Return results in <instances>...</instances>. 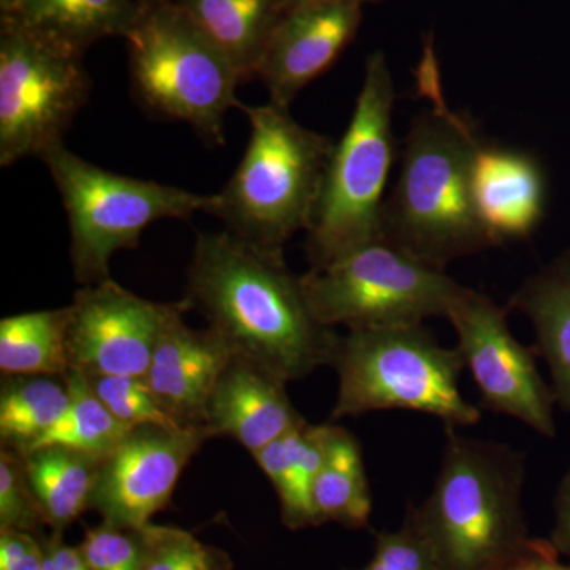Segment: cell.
<instances>
[{
	"instance_id": "obj_1",
	"label": "cell",
	"mask_w": 570,
	"mask_h": 570,
	"mask_svg": "<svg viewBox=\"0 0 570 570\" xmlns=\"http://www.w3.org/2000/svg\"><path fill=\"white\" fill-rule=\"evenodd\" d=\"M187 302L235 354L285 382L330 366L337 332L318 324L302 277L284 253L265 249L230 232H202L187 272Z\"/></svg>"
},
{
	"instance_id": "obj_2",
	"label": "cell",
	"mask_w": 570,
	"mask_h": 570,
	"mask_svg": "<svg viewBox=\"0 0 570 570\" xmlns=\"http://www.w3.org/2000/svg\"><path fill=\"white\" fill-rule=\"evenodd\" d=\"M439 75L436 52L428 41L417 81L431 107L415 116L404 140L400 174L382 209L381 239L445 269L493 245L471 193L472 160L483 138L471 116L445 102Z\"/></svg>"
},
{
	"instance_id": "obj_3",
	"label": "cell",
	"mask_w": 570,
	"mask_h": 570,
	"mask_svg": "<svg viewBox=\"0 0 570 570\" xmlns=\"http://www.w3.org/2000/svg\"><path fill=\"white\" fill-rule=\"evenodd\" d=\"M524 482L527 456L520 450L445 426L433 490L404 517L425 539L439 570H509L549 543L530 535Z\"/></svg>"
},
{
	"instance_id": "obj_4",
	"label": "cell",
	"mask_w": 570,
	"mask_h": 570,
	"mask_svg": "<svg viewBox=\"0 0 570 570\" xmlns=\"http://www.w3.org/2000/svg\"><path fill=\"white\" fill-rule=\"evenodd\" d=\"M238 108L250 126L245 156L224 189L212 194L206 213L238 238L284 253L309 227L335 142L279 105Z\"/></svg>"
},
{
	"instance_id": "obj_5",
	"label": "cell",
	"mask_w": 570,
	"mask_h": 570,
	"mask_svg": "<svg viewBox=\"0 0 570 570\" xmlns=\"http://www.w3.org/2000/svg\"><path fill=\"white\" fill-rule=\"evenodd\" d=\"M330 367L337 376L333 422L393 409L433 415L445 426L482 419L461 393L459 348L439 344L423 324L337 333Z\"/></svg>"
},
{
	"instance_id": "obj_6",
	"label": "cell",
	"mask_w": 570,
	"mask_h": 570,
	"mask_svg": "<svg viewBox=\"0 0 570 570\" xmlns=\"http://www.w3.org/2000/svg\"><path fill=\"white\" fill-rule=\"evenodd\" d=\"M395 85L384 52L367 58L346 132L335 142L306 230L311 268L381 239L382 209L395 163Z\"/></svg>"
},
{
	"instance_id": "obj_7",
	"label": "cell",
	"mask_w": 570,
	"mask_h": 570,
	"mask_svg": "<svg viewBox=\"0 0 570 570\" xmlns=\"http://www.w3.org/2000/svg\"><path fill=\"white\" fill-rule=\"evenodd\" d=\"M124 39L138 102L223 145L225 116L239 107L242 82L225 52L174 0L145 2Z\"/></svg>"
},
{
	"instance_id": "obj_8",
	"label": "cell",
	"mask_w": 570,
	"mask_h": 570,
	"mask_svg": "<svg viewBox=\"0 0 570 570\" xmlns=\"http://www.w3.org/2000/svg\"><path fill=\"white\" fill-rule=\"evenodd\" d=\"M56 184L70 228L75 279L94 285L111 279L112 255L135 249L149 225L163 219H189L208 209L212 195L111 174L52 146L40 157Z\"/></svg>"
},
{
	"instance_id": "obj_9",
	"label": "cell",
	"mask_w": 570,
	"mask_h": 570,
	"mask_svg": "<svg viewBox=\"0 0 570 570\" xmlns=\"http://www.w3.org/2000/svg\"><path fill=\"white\" fill-rule=\"evenodd\" d=\"M302 277L318 324L347 330L448 318L463 285L384 239L367 243Z\"/></svg>"
},
{
	"instance_id": "obj_10",
	"label": "cell",
	"mask_w": 570,
	"mask_h": 570,
	"mask_svg": "<svg viewBox=\"0 0 570 570\" xmlns=\"http://www.w3.org/2000/svg\"><path fill=\"white\" fill-rule=\"evenodd\" d=\"M81 56L2 21L0 167L63 142L91 94Z\"/></svg>"
},
{
	"instance_id": "obj_11",
	"label": "cell",
	"mask_w": 570,
	"mask_h": 570,
	"mask_svg": "<svg viewBox=\"0 0 570 570\" xmlns=\"http://www.w3.org/2000/svg\"><path fill=\"white\" fill-rule=\"evenodd\" d=\"M448 321L459 336L456 348L478 385L482 407L520 420L540 436L557 438L553 392L540 376L535 348L523 346L510 332L508 311L463 285Z\"/></svg>"
},
{
	"instance_id": "obj_12",
	"label": "cell",
	"mask_w": 570,
	"mask_h": 570,
	"mask_svg": "<svg viewBox=\"0 0 570 570\" xmlns=\"http://www.w3.org/2000/svg\"><path fill=\"white\" fill-rule=\"evenodd\" d=\"M70 371L82 376H137L148 373L165 325L193 309L181 302L141 298L112 279L85 285L70 303Z\"/></svg>"
},
{
	"instance_id": "obj_13",
	"label": "cell",
	"mask_w": 570,
	"mask_h": 570,
	"mask_svg": "<svg viewBox=\"0 0 570 570\" xmlns=\"http://www.w3.org/2000/svg\"><path fill=\"white\" fill-rule=\"evenodd\" d=\"M208 439L205 428H132L105 456L91 509L104 523L140 531L170 504L184 469Z\"/></svg>"
},
{
	"instance_id": "obj_14",
	"label": "cell",
	"mask_w": 570,
	"mask_h": 570,
	"mask_svg": "<svg viewBox=\"0 0 570 570\" xmlns=\"http://www.w3.org/2000/svg\"><path fill=\"white\" fill-rule=\"evenodd\" d=\"M362 22V3H311L288 9L266 47L257 77L269 102L288 108L340 58Z\"/></svg>"
},
{
	"instance_id": "obj_15",
	"label": "cell",
	"mask_w": 570,
	"mask_h": 570,
	"mask_svg": "<svg viewBox=\"0 0 570 570\" xmlns=\"http://www.w3.org/2000/svg\"><path fill=\"white\" fill-rule=\"evenodd\" d=\"M471 193L493 247L527 242L546 219L549 178L535 154L483 140L472 160Z\"/></svg>"
},
{
	"instance_id": "obj_16",
	"label": "cell",
	"mask_w": 570,
	"mask_h": 570,
	"mask_svg": "<svg viewBox=\"0 0 570 570\" xmlns=\"http://www.w3.org/2000/svg\"><path fill=\"white\" fill-rule=\"evenodd\" d=\"M305 422L288 397L287 382L238 354L217 379L205 414L212 438L235 439L250 455Z\"/></svg>"
},
{
	"instance_id": "obj_17",
	"label": "cell",
	"mask_w": 570,
	"mask_h": 570,
	"mask_svg": "<svg viewBox=\"0 0 570 570\" xmlns=\"http://www.w3.org/2000/svg\"><path fill=\"white\" fill-rule=\"evenodd\" d=\"M186 314H176L165 325L145 379L160 407L178 425L205 428L209 396L235 352L212 326L190 328L184 321Z\"/></svg>"
},
{
	"instance_id": "obj_18",
	"label": "cell",
	"mask_w": 570,
	"mask_h": 570,
	"mask_svg": "<svg viewBox=\"0 0 570 570\" xmlns=\"http://www.w3.org/2000/svg\"><path fill=\"white\" fill-rule=\"evenodd\" d=\"M508 309L531 322L557 406L570 412V249L527 277L510 295Z\"/></svg>"
},
{
	"instance_id": "obj_19",
	"label": "cell",
	"mask_w": 570,
	"mask_h": 570,
	"mask_svg": "<svg viewBox=\"0 0 570 570\" xmlns=\"http://www.w3.org/2000/svg\"><path fill=\"white\" fill-rule=\"evenodd\" d=\"M142 0H14L2 21L82 55L105 37L126 36Z\"/></svg>"
},
{
	"instance_id": "obj_20",
	"label": "cell",
	"mask_w": 570,
	"mask_h": 570,
	"mask_svg": "<svg viewBox=\"0 0 570 570\" xmlns=\"http://www.w3.org/2000/svg\"><path fill=\"white\" fill-rule=\"evenodd\" d=\"M225 52L243 81L257 77L258 67L287 0H174Z\"/></svg>"
},
{
	"instance_id": "obj_21",
	"label": "cell",
	"mask_w": 570,
	"mask_h": 570,
	"mask_svg": "<svg viewBox=\"0 0 570 570\" xmlns=\"http://www.w3.org/2000/svg\"><path fill=\"white\" fill-rule=\"evenodd\" d=\"M332 425H311L306 420L253 455L276 490L288 530L318 527L313 485L324 464Z\"/></svg>"
},
{
	"instance_id": "obj_22",
	"label": "cell",
	"mask_w": 570,
	"mask_h": 570,
	"mask_svg": "<svg viewBox=\"0 0 570 570\" xmlns=\"http://www.w3.org/2000/svg\"><path fill=\"white\" fill-rule=\"evenodd\" d=\"M22 459L45 521L52 531L62 532L91 509L104 456L50 445L22 453Z\"/></svg>"
},
{
	"instance_id": "obj_23",
	"label": "cell",
	"mask_w": 570,
	"mask_h": 570,
	"mask_svg": "<svg viewBox=\"0 0 570 570\" xmlns=\"http://www.w3.org/2000/svg\"><path fill=\"white\" fill-rule=\"evenodd\" d=\"M313 508L318 524L337 523L347 530L370 527L373 497L362 445L351 431L335 423L324 464L314 480Z\"/></svg>"
},
{
	"instance_id": "obj_24",
	"label": "cell",
	"mask_w": 570,
	"mask_h": 570,
	"mask_svg": "<svg viewBox=\"0 0 570 570\" xmlns=\"http://www.w3.org/2000/svg\"><path fill=\"white\" fill-rule=\"evenodd\" d=\"M69 306L3 317L0 321L3 376H69Z\"/></svg>"
},
{
	"instance_id": "obj_25",
	"label": "cell",
	"mask_w": 570,
	"mask_h": 570,
	"mask_svg": "<svg viewBox=\"0 0 570 570\" xmlns=\"http://www.w3.org/2000/svg\"><path fill=\"white\" fill-rule=\"evenodd\" d=\"M70 395L67 377L3 376L0 387L2 448L28 452L62 417Z\"/></svg>"
},
{
	"instance_id": "obj_26",
	"label": "cell",
	"mask_w": 570,
	"mask_h": 570,
	"mask_svg": "<svg viewBox=\"0 0 570 570\" xmlns=\"http://www.w3.org/2000/svg\"><path fill=\"white\" fill-rule=\"evenodd\" d=\"M67 381L71 393L69 406L59 422L28 452L58 445L105 459L121 444L122 439L135 426L126 425L116 419L92 392L91 385L82 374L70 371Z\"/></svg>"
},
{
	"instance_id": "obj_27",
	"label": "cell",
	"mask_w": 570,
	"mask_h": 570,
	"mask_svg": "<svg viewBox=\"0 0 570 570\" xmlns=\"http://www.w3.org/2000/svg\"><path fill=\"white\" fill-rule=\"evenodd\" d=\"M141 570H234V561L217 547L208 546L181 528L148 523L138 531Z\"/></svg>"
},
{
	"instance_id": "obj_28",
	"label": "cell",
	"mask_w": 570,
	"mask_h": 570,
	"mask_svg": "<svg viewBox=\"0 0 570 570\" xmlns=\"http://www.w3.org/2000/svg\"><path fill=\"white\" fill-rule=\"evenodd\" d=\"M92 392L99 396L116 419L129 426L159 425L179 428L160 407L145 377L85 376ZM186 428V426H183Z\"/></svg>"
},
{
	"instance_id": "obj_29",
	"label": "cell",
	"mask_w": 570,
	"mask_h": 570,
	"mask_svg": "<svg viewBox=\"0 0 570 570\" xmlns=\"http://www.w3.org/2000/svg\"><path fill=\"white\" fill-rule=\"evenodd\" d=\"M47 524L26 471L24 459L17 450H0V530L40 534Z\"/></svg>"
},
{
	"instance_id": "obj_30",
	"label": "cell",
	"mask_w": 570,
	"mask_h": 570,
	"mask_svg": "<svg viewBox=\"0 0 570 570\" xmlns=\"http://www.w3.org/2000/svg\"><path fill=\"white\" fill-rule=\"evenodd\" d=\"M78 549L92 570H141L142 550L138 531L104 523L86 530Z\"/></svg>"
},
{
	"instance_id": "obj_31",
	"label": "cell",
	"mask_w": 570,
	"mask_h": 570,
	"mask_svg": "<svg viewBox=\"0 0 570 570\" xmlns=\"http://www.w3.org/2000/svg\"><path fill=\"white\" fill-rule=\"evenodd\" d=\"M358 570H439V566L417 528L404 517L397 530L377 532L373 558Z\"/></svg>"
},
{
	"instance_id": "obj_32",
	"label": "cell",
	"mask_w": 570,
	"mask_h": 570,
	"mask_svg": "<svg viewBox=\"0 0 570 570\" xmlns=\"http://www.w3.org/2000/svg\"><path fill=\"white\" fill-rule=\"evenodd\" d=\"M43 539L31 532L0 530V570H40Z\"/></svg>"
},
{
	"instance_id": "obj_33",
	"label": "cell",
	"mask_w": 570,
	"mask_h": 570,
	"mask_svg": "<svg viewBox=\"0 0 570 570\" xmlns=\"http://www.w3.org/2000/svg\"><path fill=\"white\" fill-rule=\"evenodd\" d=\"M553 510L554 524L549 540L558 554L570 561V466L558 487Z\"/></svg>"
},
{
	"instance_id": "obj_34",
	"label": "cell",
	"mask_w": 570,
	"mask_h": 570,
	"mask_svg": "<svg viewBox=\"0 0 570 570\" xmlns=\"http://www.w3.org/2000/svg\"><path fill=\"white\" fill-rule=\"evenodd\" d=\"M43 543L45 560L40 570H92L78 547L63 542L62 532L52 531Z\"/></svg>"
},
{
	"instance_id": "obj_35",
	"label": "cell",
	"mask_w": 570,
	"mask_h": 570,
	"mask_svg": "<svg viewBox=\"0 0 570 570\" xmlns=\"http://www.w3.org/2000/svg\"><path fill=\"white\" fill-rule=\"evenodd\" d=\"M509 570H570V564H561L560 554L551 546L550 540L542 550L524 558Z\"/></svg>"
},
{
	"instance_id": "obj_36",
	"label": "cell",
	"mask_w": 570,
	"mask_h": 570,
	"mask_svg": "<svg viewBox=\"0 0 570 570\" xmlns=\"http://www.w3.org/2000/svg\"><path fill=\"white\" fill-rule=\"evenodd\" d=\"M332 2H360L363 3L365 0H287L288 9L298 6H311V3H332Z\"/></svg>"
},
{
	"instance_id": "obj_37",
	"label": "cell",
	"mask_w": 570,
	"mask_h": 570,
	"mask_svg": "<svg viewBox=\"0 0 570 570\" xmlns=\"http://www.w3.org/2000/svg\"><path fill=\"white\" fill-rule=\"evenodd\" d=\"M14 0H0V6H2V13L10 9L13 6Z\"/></svg>"
},
{
	"instance_id": "obj_38",
	"label": "cell",
	"mask_w": 570,
	"mask_h": 570,
	"mask_svg": "<svg viewBox=\"0 0 570 570\" xmlns=\"http://www.w3.org/2000/svg\"><path fill=\"white\" fill-rule=\"evenodd\" d=\"M142 2H159V0H142Z\"/></svg>"
}]
</instances>
